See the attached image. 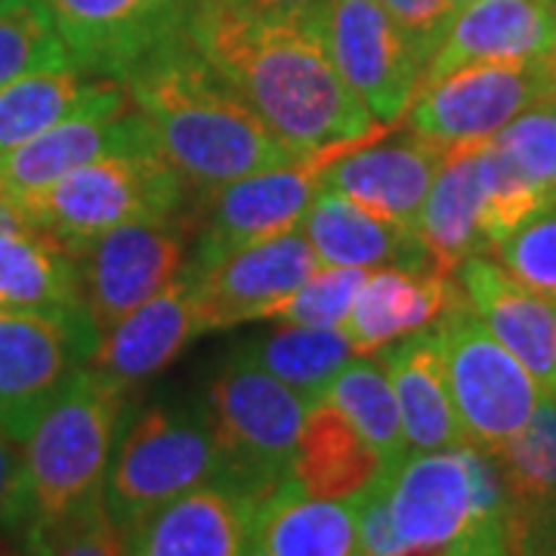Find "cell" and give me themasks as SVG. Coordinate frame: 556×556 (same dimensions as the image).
<instances>
[{"label":"cell","instance_id":"cb8c5ba5","mask_svg":"<svg viewBox=\"0 0 556 556\" xmlns=\"http://www.w3.org/2000/svg\"><path fill=\"white\" fill-rule=\"evenodd\" d=\"M504 482L519 556L556 554V405L544 396L532 420L492 452Z\"/></svg>","mask_w":556,"mask_h":556},{"label":"cell","instance_id":"836d02e7","mask_svg":"<svg viewBox=\"0 0 556 556\" xmlns=\"http://www.w3.org/2000/svg\"><path fill=\"white\" fill-rule=\"evenodd\" d=\"M479 170L485 189V232L495 248L504 236H510L519 223L538 214L556 201L544 186L529 179L514 161L495 146V139H485L479 146Z\"/></svg>","mask_w":556,"mask_h":556},{"label":"cell","instance_id":"484cf974","mask_svg":"<svg viewBox=\"0 0 556 556\" xmlns=\"http://www.w3.org/2000/svg\"><path fill=\"white\" fill-rule=\"evenodd\" d=\"M402 417V437L408 455L464 445V430L452 405L442 343L437 328H424L380 350Z\"/></svg>","mask_w":556,"mask_h":556},{"label":"cell","instance_id":"6da1fadb","mask_svg":"<svg viewBox=\"0 0 556 556\" xmlns=\"http://www.w3.org/2000/svg\"><path fill=\"white\" fill-rule=\"evenodd\" d=\"M186 35L260 121L300 152L387 130L350 93L313 22H269L232 0H192Z\"/></svg>","mask_w":556,"mask_h":556},{"label":"cell","instance_id":"ffe728a7","mask_svg":"<svg viewBox=\"0 0 556 556\" xmlns=\"http://www.w3.org/2000/svg\"><path fill=\"white\" fill-rule=\"evenodd\" d=\"M201 334L204 325L195 294V273L186 266L159 294H152L134 313L102 331L90 365L134 390L137 383L155 378L170 362H177L179 353Z\"/></svg>","mask_w":556,"mask_h":556},{"label":"cell","instance_id":"44dd1931","mask_svg":"<svg viewBox=\"0 0 556 556\" xmlns=\"http://www.w3.org/2000/svg\"><path fill=\"white\" fill-rule=\"evenodd\" d=\"M460 294L482 325L526 365L544 396L556 393V303L544 300L495 260L470 257L455 273Z\"/></svg>","mask_w":556,"mask_h":556},{"label":"cell","instance_id":"52a82bcc","mask_svg":"<svg viewBox=\"0 0 556 556\" xmlns=\"http://www.w3.org/2000/svg\"><path fill=\"white\" fill-rule=\"evenodd\" d=\"M201 405L223 457L219 479L263 501L291 477L309 399L232 353L211 378Z\"/></svg>","mask_w":556,"mask_h":556},{"label":"cell","instance_id":"f35d334b","mask_svg":"<svg viewBox=\"0 0 556 556\" xmlns=\"http://www.w3.org/2000/svg\"><path fill=\"white\" fill-rule=\"evenodd\" d=\"M378 3L399 22V28L415 47L417 60L427 68L448 22L455 16V3L452 0H378Z\"/></svg>","mask_w":556,"mask_h":556},{"label":"cell","instance_id":"ee69618b","mask_svg":"<svg viewBox=\"0 0 556 556\" xmlns=\"http://www.w3.org/2000/svg\"><path fill=\"white\" fill-rule=\"evenodd\" d=\"M241 556H269L266 554V551H263V547H260L257 541H254V538H251V544H248V547H244V554Z\"/></svg>","mask_w":556,"mask_h":556},{"label":"cell","instance_id":"f546056e","mask_svg":"<svg viewBox=\"0 0 556 556\" xmlns=\"http://www.w3.org/2000/svg\"><path fill=\"white\" fill-rule=\"evenodd\" d=\"M236 353L313 402L353 358V346L340 328L281 325L269 334L241 343Z\"/></svg>","mask_w":556,"mask_h":556},{"label":"cell","instance_id":"277c9868","mask_svg":"<svg viewBox=\"0 0 556 556\" xmlns=\"http://www.w3.org/2000/svg\"><path fill=\"white\" fill-rule=\"evenodd\" d=\"M130 408V387L87 365L43 412L22 442V538L43 535L102 497Z\"/></svg>","mask_w":556,"mask_h":556},{"label":"cell","instance_id":"60d3db41","mask_svg":"<svg viewBox=\"0 0 556 556\" xmlns=\"http://www.w3.org/2000/svg\"><path fill=\"white\" fill-rule=\"evenodd\" d=\"M244 13L269 22H316L325 0H232Z\"/></svg>","mask_w":556,"mask_h":556},{"label":"cell","instance_id":"1f68e13d","mask_svg":"<svg viewBox=\"0 0 556 556\" xmlns=\"http://www.w3.org/2000/svg\"><path fill=\"white\" fill-rule=\"evenodd\" d=\"M321 396L334 402L340 412L350 417V424L358 433L368 439L393 467H399V460L408 455L405 437H402L396 393H393V383H390L387 368L380 365V358H350L334 375V380L325 387Z\"/></svg>","mask_w":556,"mask_h":556},{"label":"cell","instance_id":"681fc988","mask_svg":"<svg viewBox=\"0 0 556 556\" xmlns=\"http://www.w3.org/2000/svg\"><path fill=\"white\" fill-rule=\"evenodd\" d=\"M541 556H556V554H541Z\"/></svg>","mask_w":556,"mask_h":556},{"label":"cell","instance_id":"7dc6e473","mask_svg":"<svg viewBox=\"0 0 556 556\" xmlns=\"http://www.w3.org/2000/svg\"><path fill=\"white\" fill-rule=\"evenodd\" d=\"M455 7H467V3H473V0H452Z\"/></svg>","mask_w":556,"mask_h":556},{"label":"cell","instance_id":"3957f363","mask_svg":"<svg viewBox=\"0 0 556 556\" xmlns=\"http://www.w3.org/2000/svg\"><path fill=\"white\" fill-rule=\"evenodd\" d=\"M387 501L399 556H519L495 460L470 442L402 457Z\"/></svg>","mask_w":556,"mask_h":556},{"label":"cell","instance_id":"8992f818","mask_svg":"<svg viewBox=\"0 0 556 556\" xmlns=\"http://www.w3.org/2000/svg\"><path fill=\"white\" fill-rule=\"evenodd\" d=\"M16 201L31 226L78 257L90 241L124 223L177 217L186 182L159 152H115Z\"/></svg>","mask_w":556,"mask_h":556},{"label":"cell","instance_id":"d590c367","mask_svg":"<svg viewBox=\"0 0 556 556\" xmlns=\"http://www.w3.org/2000/svg\"><path fill=\"white\" fill-rule=\"evenodd\" d=\"M368 269L321 266L298 285V291L278 306L269 321L300 325V328H340L356 300Z\"/></svg>","mask_w":556,"mask_h":556},{"label":"cell","instance_id":"2e32d148","mask_svg":"<svg viewBox=\"0 0 556 556\" xmlns=\"http://www.w3.org/2000/svg\"><path fill=\"white\" fill-rule=\"evenodd\" d=\"M316 266V251L300 229L239 248L204 269L189 266L195 273L204 334L269 321Z\"/></svg>","mask_w":556,"mask_h":556},{"label":"cell","instance_id":"e575fe53","mask_svg":"<svg viewBox=\"0 0 556 556\" xmlns=\"http://www.w3.org/2000/svg\"><path fill=\"white\" fill-rule=\"evenodd\" d=\"M495 263L519 285L556 303V201L519 223L492 248Z\"/></svg>","mask_w":556,"mask_h":556},{"label":"cell","instance_id":"8d00e7d4","mask_svg":"<svg viewBox=\"0 0 556 556\" xmlns=\"http://www.w3.org/2000/svg\"><path fill=\"white\" fill-rule=\"evenodd\" d=\"M495 146L517 164L519 170L538 186H544L556 199V105L538 102L522 115L510 121L501 134H495Z\"/></svg>","mask_w":556,"mask_h":556},{"label":"cell","instance_id":"9a60e30c","mask_svg":"<svg viewBox=\"0 0 556 556\" xmlns=\"http://www.w3.org/2000/svg\"><path fill=\"white\" fill-rule=\"evenodd\" d=\"M75 68L118 80L164 40L186 31L192 0H40Z\"/></svg>","mask_w":556,"mask_h":556},{"label":"cell","instance_id":"603a6c76","mask_svg":"<svg viewBox=\"0 0 556 556\" xmlns=\"http://www.w3.org/2000/svg\"><path fill=\"white\" fill-rule=\"evenodd\" d=\"M457 298L460 285L455 276H442L433 269H371L340 331L346 334L353 353L371 356L399 338L433 328Z\"/></svg>","mask_w":556,"mask_h":556},{"label":"cell","instance_id":"d4e9b609","mask_svg":"<svg viewBox=\"0 0 556 556\" xmlns=\"http://www.w3.org/2000/svg\"><path fill=\"white\" fill-rule=\"evenodd\" d=\"M393 470L396 467L358 433L334 402L325 396L309 402L291 464V479L306 495L358 501Z\"/></svg>","mask_w":556,"mask_h":556},{"label":"cell","instance_id":"30bf717a","mask_svg":"<svg viewBox=\"0 0 556 556\" xmlns=\"http://www.w3.org/2000/svg\"><path fill=\"white\" fill-rule=\"evenodd\" d=\"M97 346L87 309L0 313V430L22 445Z\"/></svg>","mask_w":556,"mask_h":556},{"label":"cell","instance_id":"e0dca14e","mask_svg":"<svg viewBox=\"0 0 556 556\" xmlns=\"http://www.w3.org/2000/svg\"><path fill=\"white\" fill-rule=\"evenodd\" d=\"M260 497L214 479L142 517L124 532L127 556H241L254 538Z\"/></svg>","mask_w":556,"mask_h":556},{"label":"cell","instance_id":"74e56055","mask_svg":"<svg viewBox=\"0 0 556 556\" xmlns=\"http://www.w3.org/2000/svg\"><path fill=\"white\" fill-rule=\"evenodd\" d=\"M47 556H127L124 554V532L109 517L102 497L80 507L78 514L60 522L56 529L38 535Z\"/></svg>","mask_w":556,"mask_h":556},{"label":"cell","instance_id":"83f0119b","mask_svg":"<svg viewBox=\"0 0 556 556\" xmlns=\"http://www.w3.org/2000/svg\"><path fill=\"white\" fill-rule=\"evenodd\" d=\"M254 541L269 556H358L356 501L306 495L288 477L260 501Z\"/></svg>","mask_w":556,"mask_h":556},{"label":"cell","instance_id":"d6a6232c","mask_svg":"<svg viewBox=\"0 0 556 556\" xmlns=\"http://www.w3.org/2000/svg\"><path fill=\"white\" fill-rule=\"evenodd\" d=\"M62 68H75V60L40 0L0 13V87L35 72Z\"/></svg>","mask_w":556,"mask_h":556},{"label":"cell","instance_id":"f1b7e54d","mask_svg":"<svg viewBox=\"0 0 556 556\" xmlns=\"http://www.w3.org/2000/svg\"><path fill=\"white\" fill-rule=\"evenodd\" d=\"M84 309L78 260L38 226L0 232V313Z\"/></svg>","mask_w":556,"mask_h":556},{"label":"cell","instance_id":"ba28073f","mask_svg":"<svg viewBox=\"0 0 556 556\" xmlns=\"http://www.w3.org/2000/svg\"><path fill=\"white\" fill-rule=\"evenodd\" d=\"M433 328L464 439L492 455L532 420L544 393L526 365L482 325L464 294Z\"/></svg>","mask_w":556,"mask_h":556},{"label":"cell","instance_id":"8fae6325","mask_svg":"<svg viewBox=\"0 0 556 556\" xmlns=\"http://www.w3.org/2000/svg\"><path fill=\"white\" fill-rule=\"evenodd\" d=\"M554 56L532 62H470L420 84L408 105V130L439 149L485 142L551 97Z\"/></svg>","mask_w":556,"mask_h":556},{"label":"cell","instance_id":"ac0fdd59","mask_svg":"<svg viewBox=\"0 0 556 556\" xmlns=\"http://www.w3.org/2000/svg\"><path fill=\"white\" fill-rule=\"evenodd\" d=\"M442 161L445 149L415 137L412 130L390 142H380V137L368 139L325 167L321 189L340 192L378 217L415 229L420 204Z\"/></svg>","mask_w":556,"mask_h":556},{"label":"cell","instance_id":"5bb4252c","mask_svg":"<svg viewBox=\"0 0 556 556\" xmlns=\"http://www.w3.org/2000/svg\"><path fill=\"white\" fill-rule=\"evenodd\" d=\"M75 260L84 309L102 334L182 273L186 226L177 217L124 223Z\"/></svg>","mask_w":556,"mask_h":556},{"label":"cell","instance_id":"ab89813d","mask_svg":"<svg viewBox=\"0 0 556 556\" xmlns=\"http://www.w3.org/2000/svg\"><path fill=\"white\" fill-rule=\"evenodd\" d=\"M25 529V495H22V445L0 430V535L13 544Z\"/></svg>","mask_w":556,"mask_h":556},{"label":"cell","instance_id":"9c48e42d","mask_svg":"<svg viewBox=\"0 0 556 556\" xmlns=\"http://www.w3.org/2000/svg\"><path fill=\"white\" fill-rule=\"evenodd\" d=\"M387 130L371 137L334 142L316 149L309 155L288 164H276L266 170H254L244 177L223 182L211 192H201L199 219H195V251L192 263L204 269L226 254L257 244V241L276 239L285 232H294L303 214L321 189V174L343 152L356 149L368 139L383 137Z\"/></svg>","mask_w":556,"mask_h":556},{"label":"cell","instance_id":"4fadbf2b","mask_svg":"<svg viewBox=\"0 0 556 556\" xmlns=\"http://www.w3.org/2000/svg\"><path fill=\"white\" fill-rule=\"evenodd\" d=\"M115 152H159V146L124 84L100 78L97 90L72 115L0 159V186L20 199Z\"/></svg>","mask_w":556,"mask_h":556},{"label":"cell","instance_id":"5b68a950","mask_svg":"<svg viewBox=\"0 0 556 556\" xmlns=\"http://www.w3.org/2000/svg\"><path fill=\"white\" fill-rule=\"evenodd\" d=\"M223 477V457L201 402H149L130 408L102 485V504L121 532L167 501Z\"/></svg>","mask_w":556,"mask_h":556},{"label":"cell","instance_id":"7402d4cb","mask_svg":"<svg viewBox=\"0 0 556 556\" xmlns=\"http://www.w3.org/2000/svg\"><path fill=\"white\" fill-rule=\"evenodd\" d=\"M321 266L437 273L427 244L412 226L383 219L340 192L318 189L298 226Z\"/></svg>","mask_w":556,"mask_h":556},{"label":"cell","instance_id":"7a4b0ae2","mask_svg":"<svg viewBox=\"0 0 556 556\" xmlns=\"http://www.w3.org/2000/svg\"><path fill=\"white\" fill-rule=\"evenodd\" d=\"M118 80L152 127L161 159L199 195L309 155L278 139L207 65L186 31L164 40Z\"/></svg>","mask_w":556,"mask_h":556},{"label":"cell","instance_id":"7bdbcfd3","mask_svg":"<svg viewBox=\"0 0 556 556\" xmlns=\"http://www.w3.org/2000/svg\"><path fill=\"white\" fill-rule=\"evenodd\" d=\"M7 556H47V551H43V541L38 535H25L16 541L13 554Z\"/></svg>","mask_w":556,"mask_h":556},{"label":"cell","instance_id":"bcb514c9","mask_svg":"<svg viewBox=\"0 0 556 556\" xmlns=\"http://www.w3.org/2000/svg\"><path fill=\"white\" fill-rule=\"evenodd\" d=\"M547 102H554L556 105V56H554V78H551V97H547Z\"/></svg>","mask_w":556,"mask_h":556},{"label":"cell","instance_id":"d6986e66","mask_svg":"<svg viewBox=\"0 0 556 556\" xmlns=\"http://www.w3.org/2000/svg\"><path fill=\"white\" fill-rule=\"evenodd\" d=\"M551 56H556V0H473L455 10L420 84L470 62H532Z\"/></svg>","mask_w":556,"mask_h":556},{"label":"cell","instance_id":"4316f807","mask_svg":"<svg viewBox=\"0 0 556 556\" xmlns=\"http://www.w3.org/2000/svg\"><path fill=\"white\" fill-rule=\"evenodd\" d=\"M479 146H457L445 152L437 179L420 204L415 232L427 244L442 276H455L460 263L492 254L485 232V189L479 170Z\"/></svg>","mask_w":556,"mask_h":556},{"label":"cell","instance_id":"b9f144b4","mask_svg":"<svg viewBox=\"0 0 556 556\" xmlns=\"http://www.w3.org/2000/svg\"><path fill=\"white\" fill-rule=\"evenodd\" d=\"M20 226H28V219L22 214L20 201L13 199V195L0 186V232H3V229H20Z\"/></svg>","mask_w":556,"mask_h":556},{"label":"cell","instance_id":"c3c4849f","mask_svg":"<svg viewBox=\"0 0 556 556\" xmlns=\"http://www.w3.org/2000/svg\"><path fill=\"white\" fill-rule=\"evenodd\" d=\"M547 399H551V402H554V405H556V393H554V396H547Z\"/></svg>","mask_w":556,"mask_h":556},{"label":"cell","instance_id":"4dcf8cb0","mask_svg":"<svg viewBox=\"0 0 556 556\" xmlns=\"http://www.w3.org/2000/svg\"><path fill=\"white\" fill-rule=\"evenodd\" d=\"M100 78L78 68L35 72L0 87V159L28 139L43 134L56 121L72 115L80 102L97 90Z\"/></svg>","mask_w":556,"mask_h":556},{"label":"cell","instance_id":"7c38bea8","mask_svg":"<svg viewBox=\"0 0 556 556\" xmlns=\"http://www.w3.org/2000/svg\"><path fill=\"white\" fill-rule=\"evenodd\" d=\"M316 31L343 84L378 124H399L415 100L424 62L378 0H325Z\"/></svg>","mask_w":556,"mask_h":556},{"label":"cell","instance_id":"f6af8a7d","mask_svg":"<svg viewBox=\"0 0 556 556\" xmlns=\"http://www.w3.org/2000/svg\"><path fill=\"white\" fill-rule=\"evenodd\" d=\"M22 3H31V0H0V13H7V10H16Z\"/></svg>","mask_w":556,"mask_h":556}]
</instances>
